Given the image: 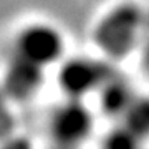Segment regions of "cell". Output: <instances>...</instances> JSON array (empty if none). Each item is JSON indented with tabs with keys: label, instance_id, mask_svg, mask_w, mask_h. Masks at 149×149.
<instances>
[{
	"label": "cell",
	"instance_id": "6da1fadb",
	"mask_svg": "<svg viewBox=\"0 0 149 149\" xmlns=\"http://www.w3.org/2000/svg\"><path fill=\"white\" fill-rule=\"evenodd\" d=\"M144 10L136 3H121L98 20L93 32L95 45L104 56L121 60L138 50Z\"/></svg>",
	"mask_w": 149,
	"mask_h": 149
},
{
	"label": "cell",
	"instance_id": "7a4b0ae2",
	"mask_svg": "<svg viewBox=\"0 0 149 149\" xmlns=\"http://www.w3.org/2000/svg\"><path fill=\"white\" fill-rule=\"evenodd\" d=\"M63 50L65 40L60 30L48 23H32L18 32L12 55L45 70L61 58Z\"/></svg>",
	"mask_w": 149,
	"mask_h": 149
},
{
	"label": "cell",
	"instance_id": "3957f363",
	"mask_svg": "<svg viewBox=\"0 0 149 149\" xmlns=\"http://www.w3.org/2000/svg\"><path fill=\"white\" fill-rule=\"evenodd\" d=\"M113 71L114 70L106 61L76 56L61 66L58 81L70 98L81 100L90 93H96Z\"/></svg>",
	"mask_w": 149,
	"mask_h": 149
},
{
	"label": "cell",
	"instance_id": "277c9868",
	"mask_svg": "<svg viewBox=\"0 0 149 149\" xmlns=\"http://www.w3.org/2000/svg\"><path fill=\"white\" fill-rule=\"evenodd\" d=\"M93 123V114L80 98H70L53 111L50 133L60 146H78L91 134Z\"/></svg>",
	"mask_w": 149,
	"mask_h": 149
},
{
	"label": "cell",
	"instance_id": "5b68a950",
	"mask_svg": "<svg viewBox=\"0 0 149 149\" xmlns=\"http://www.w3.org/2000/svg\"><path fill=\"white\" fill-rule=\"evenodd\" d=\"M45 70L27 60L12 55L3 71L2 91L8 100L25 101L32 98L42 86Z\"/></svg>",
	"mask_w": 149,
	"mask_h": 149
},
{
	"label": "cell",
	"instance_id": "8992f818",
	"mask_svg": "<svg viewBox=\"0 0 149 149\" xmlns=\"http://www.w3.org/2000/svg\"><path fill=\"white\" fill-rule=\"evenodd\" d=\"M100 95V104L101 109L111 118H119L124 113V109L129 106V103L134 100V96L138 95L134 88L129 85L128 81L121 78L116 71H113L106 78L98 91Z\"/></svg>",
	"mask_w": 149,
	"mask_h": 149
},
{
	"label": "cell",
	"instance_id": "52a82bcc",
	"mask_svg": "<svg viewBox=\"0 0 149 149\" xmlns=\"http://www.w3.org/2000/svg\"><path fill=\"white\" fill-rule=\"evenodd\" d=\"M118 121L139 144L149 139V96L136 95Z\"/></svg>",
	"mask_w": 149,
	"mask_h": 149
},
{
	"label": "cell",
	"instance_id": "ba28073f",
	"mask_svg": "<svg viewBox=\"0 0 149 149\" xmlns=\"http://www.w3.org/2000/svg\"><path fill=\"white\" fill-rule=\"evenodd\" d=\"M104 144L108 148H113V149H131V148L139 146L138 141L123 128L121 124H118L113 131L108 133L106 139H104Z\"/></svg>",
	"mask_w": 149,
	"mask_h": 149
},
{
	"label": "cell",
	"instance_id": "9c48e42d",
	"mask_svg": "<svg viewBox=\"0 0 149 149\" xmlns=\"http://www.w3.org/2000/svg\"><path fill=\"white\" fill-rule=\"evenodd\" d=\"M139 50L143 53L144 65L149 71V8L144 10V22H143V32H141V40H139Z\"/></svg>",
	"mask_w": 149,
	"mask_h": 149
},
{
	"label": "cell",
	"instance_id": "30bf717a",
	"mask_svg": "<svg viewBox=\"0 0 149 149\" xmlns=\"http://www.w3.org/2000/svg\"><path fill=\"white\" fill-rule=\"evenodd\" d=\"M7 100L8 98L0 88V138L7 136L12 128V119L8 116V111H7Z\"/></svg>",
	"mask_w": 149,
	"mask_h": 149
}]
</instances>
